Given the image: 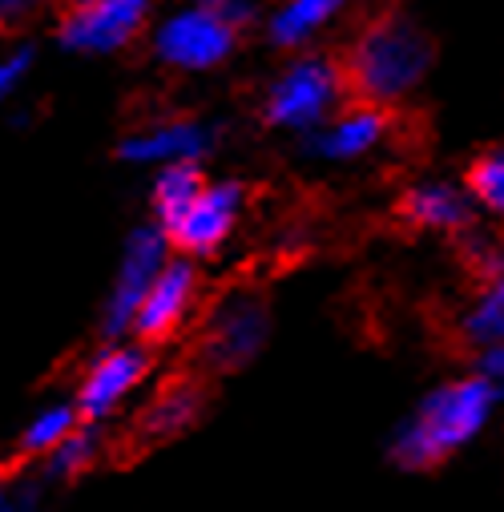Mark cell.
<instances>
[{
    "label": "cell",
    "instance_id": "obj_1",
    "mask_svg": "<svg viewBox=\"0 0 504 512\" xmlns=\"http://www.w3.org/2000/svg\"><path fill=\"white\" fill-rule=\"evenodd\" d=\"M496 408L500 400L484 375L472 371V375L448 379L440 388H432L420 400V408L392 432L388 456L404 472H428L448 456H456L464 444H472L488 428Z\"/></svg>",
    "mask_w": 504,
    "mask_h": 512
},
{
    "label": "cell",
    "instance_id": "obj_2",
    "mask_svg": "<svg viewBox=\"0 0 504 512\" xmlns=\"http://www.w3.org/2000/svg\"><path fill=\"white\" fill-rule=\"evenodd\" d=\"M428 65H432V41L416 25L388 17L359 37V45L343 69V81L359 101L388 105V101H400L404 93H412L424 81Z\"/></svg>",
    "mask_w": 504,
    "mask_h": 512
},
{
    "label": "cell",
    "instance_id": "obj_3",
    "mask_svg": "<svg viewBox=\"0 0 504 512\" xmlns=\"http://www.w3.org/2000/svg\"><path fill=\"white\" fill-rule=\"evenodd\" d=\"M347 93L343 69L327 57H303L295 61L267 93V121L279 130H319L335 113L339 97Z\"/></svg>",
    "mask_w": 504,
    "mask_h": 512
},
{
    "label": "cell",
    "instance_id": "obj_4",
    "mask_svg": "<svg viewBox=\"0 0 504 512\" xmlns=\"http://www.w3.org/2000/svg\"><path fill=\"white\" fill-rule=\"evenodd\" d=\"M170 263V242L162 234V226H138L121 246V259H117V275H113V287H109V299H105V311H101V331L109 339H125L130 335V323H134V311L138 303L146 299L150 283L158 279V271Z\"/></svg>",
    "mask_w": 504,
    "mask_h": 512
},
{
    "label": "cell",
    "instance_id": "obj_5",
    "mask_svg": "<svg viewBox=\"0 0 504 512\" xmlns=\"http://www.w3.org/2000/svg\"><path fill=\"white\" fill-rule=\"evenodd\" d=\"M242 206H246V190L238 182H206L198 198L170 226H162V234L182 259H206L234 234Z\"/></svg>",
    "mask_w": 504,
    "mask_h": 512
},
{
    "label": "cell",
    "instance_id": "obj_6",
    "mask_svg": "<svg viewBox=\"0 0 504 512\" xmlns=\"http://www.w3.org/2000/svg\"><path fill=\"white\" fill-rule=\"evenodd\" d=\"M150 375V351L142 343H113L105 355L93 359V367L85 371L81 388H77V416L85 424H101L109 420L125 400H130Z\"/></svg>",
    "mask_w": 504,
    "mask_h": 512
},
{
    "label": "cell",
    "instance_id": "obj_7",
    "mask_svg": "<svg viewBox=\"0 0 504 512\" xmlns=\"http://www.w3.org/2000/svg\"><path fill=\"white\" fill-rule=\"evenodd\" d=\"M194 299H198V267H194V259H174L170 254V263L158 271V279L150 283L146 299L134 311L130 335L142 347L174 339L186 327V319L194 311Z\"/></svg>",
    "mask_w": 504,
    "mask_h": 512
},
{
    "label": "cell",
    "instance_id": "obj_8",
    "mask_svg": "<svg viewBox=\"0 0 504 512\" xmlns=\"http://www.w3.org/2000/svg\"><path fill=\"white\" fill-rule=\"evenodd\" d=\"M267 331H271V315L259 295H246V291L230 295L206 327L202 355L214 371H238L263 351Z\"/></svg>",
    "mask_w": 504,
    "mask_h": 512
},
{
    "label": "cell",
    "instance_id": "obj_9",
    "mask_svg": "<svg viewBox=\"0 0 504 512\" xmlns=\"http://www.w3.org/2000/svg\"><path fill=\"white\" fill-rule=\"evenodd\" d=\"M150 17V0H77L61 25V41L73 53H117L130 45Z\"/></svg>",
    "mask_w": 504,
    "mask_h": 512
},
{
    "label": "cell",
    "instance_id": "obj_10",
    "mask_svg": "<svg viewBox=\"0 0 504 512\" xmlns=\"http://www.w3.org/2000/svg\"><path fill=\"white\" fill-rule=\"evenodd\" d=\"M154 49L174 69H186V73L214 69L234 49V25H226L222 17L190 5V9H182V13H174V17L162 21Z\"/></svg>",
    "mask_w": 504,
    "mask_h": 512
},
{
    "label": "cell",
    "instance_id": "obj_11",
    "mask_svg": "<svg viewBox=\"0 0 504 512\" xmlns=\"http://www.w3.org/2000/svg\"><path fill=\"white\" fill-rule=\"evenodd\" d=\"M384 134H388V109L355 101L351 109L331 113L323 121V130L315 134L311 150L327 162H355V158H363V154H371L375 146H380Z\"/></svg>",
    "mask_w": 504,
    "mask_h": 512
},
{
    "label": "cell",
    "instance_id": "obj_12",
    "mask_svg": "<svg viewBox=\"0 0 504 512\" xmlns=\"http://www.w3.org/2000/svg\"><path fill=\"white\" fill-rule=\"evenodd\" d=\"M210 150V130L202 121H158L121 142V158L134 166H178L198 162Z\"/></svg>",
    "mask_w": 504,
    "mask_h": 512
},
{
    "label": "cell",
    "instance_id": "obj_13",
    "mask_svg": "<svg viewBox=\"0 0 504 512\" xmlns=\"http://www.w3.org/2000/svg\"><path fill=\"white\" fill-rule=\"evenodd\" d=\"M400 218L424 234H460L472 222V198L452 182H416L400 198Z\"/></svg>",
    "mask_w": 504,
    "mask_h": 512
},
{
    "label": "cell",
    "instance_id": "obj_14",
    "mask_svg": "<svg viewBox=\"0 0 504 512\" xmlns=\"http://www.w3.org/2000/svg\"><path fill=\"white\" fill-rule=\"evenodd\" d=\"M460 335L476 351L504 343V267H496L492 275L480 279V295L460 315Z\"/></svg>",
    "mask_w": 504,
    "mask_h": 512
},
{
    "label": "cell",
    "instance_id": "obj_15",
    "mask_svg": "<svg viewBox=\"0 0 504 512\" xmlns=\"http://www.w3.org/2000/svg\"><path fill=\"white\" fill-rule=\"evenodd\" d=\"M206 186L198 162H178V166H162L158 178H154V214H158V226H170L194 198L198 190Z\"/></svg>",
    "mask_w": 504,
    "mask_h": 512
},
{
    "label": "cell",
    "instance_id": "obj_16",
    "mask_svg": "<svg viewBox=\"0 0 504 512\" xmlns=\"http://www.w3.org/2000/svg\"><path fill=\"white\" fill-rule=\"evenodd\" d=\"M339 9H343V0H283V9L271 17V41L275 45H303Z\"/></svg>",
    "mask_w": 504,
    "mask_h": 512
},
{
    "label": "cell",
    "instance_id": "obj_17",
    "mask_svg": "<svg viewBox=\"0 0 504 512\" xmlns=\"http://www.w3.org/2000/svg\"><path fill=\"white\" fill-rule=\"evenodd\" d=\"M202 416V392L190 388V383H178V388L162 392L150 412H146V432L150 436H178L186 432L194 420Z\"/></svg>",
    "mask_w": 504,
    "mask_h": 512
},
{
    "label": "cell",
    "instance_id": "obj_18",
    "mask_svg": "<svg viewBox=\"0 0 504 512\" xmlns=\"http://www.w3.org/2000/svg\"><path fill=\"white\" fill-rule=\"evenodd\" d=\"M81 424V416H77V408L73 404H49V408H41L33 420H29V428L21 432V456H49L73 428Z\"/></svg>",
    "mask_w": 504,
    "mask_h": 512
},
{
    "label": "cell",
    "instance_id": "obj_19",
    "mask_svg": "<svg viewBox=\"0 0 504 512\" xmlns=\"http://www.w3.org/2000/svg\"><path fill=\"white\" fill-rule=\"evenodd\" d=\"M464 190H468V198H472L480 210H488L492 218L504 222V146L484 150V154L468 166Z\"/></svg>",
    "mask_w": 504,
    "mask_h": 512
},
{
    "label": "cell",
    "instance_id": "obj_20",
    "mask_svg": "<svg viewBox=\"0 0 504 512\" xmlns=\"http://www.w3.org/2000/svg\"><path fill=\"white\" fill-rule=\"evenodd\" d=\"M101 452V436L93 432V424H77L53 452H49V476L57 480H69V476H81Z\"/></svg>",
    "mask_w": 504,
    "mask_h": 512
},
{
    "label": "cell",
    "instance_id": "obj_21",
    "mask_svg": "<svg viewBox=\"0 0 504 512\" xmlns=\"http://www.w3.org/2000/svg\"><path fill=\"white\" fill-rule=\"evenodd\" d=\"M29 65H33V53H25V49H13V53H0V101H5L21 81H25V73H29Z\"/></svg>",
    "mask_w": 504,
    "mask_h": 512
},
{
    "label": "cell",
    "instance_id": "obj_22",
    "mask_svg": "<svg viewBox=\"0 0 504 512\" xmlns=\"http://www.w3.org/2000/svg\"><path fill=\"white\" fill-rule=\"evenodd\" d=\"M476 375H484V379L492 383L496 400L504 404V343H496V347H484V351H480V359H476Z\"/></svg>",
    "mask_w": 504,
    "mask_h": 512
},
{
    "label": "cell",
    "instance_id": "obj_23",
    "mask_svg": "<svg viewBox=\"0 0 504 512\" xmlns=\"http://www.w3.org/2000/svg\"><path fill=\"white\" fill-rule=\"evenodd\" d=\"M198 9H206V13H214V17H222L226 25H242L246 17H250V0H194Z\"/></svg>",
    "mask_w": 504,
    "mask_h": 512
},
{
    "label": "cell",
    "instance_id": "obj_24",
    "mask_svg": "<svg viewBox=\"0 0 504 512\" xmlns=\"http://www.w3.org/2000/svg\"><path fill=\"white\" fill-rule=\"evenodd\" d=\"M37 508V492H9L0 484V512H33Z\"/></svg>",
    "mask_w": 504,
    "mask_h": 512
},
{
    "label": "cell",
    "instance_id": "obj_25",
    "mask_svg": "<svg viewBox=\"0 0 504 512\" xmlns=\"http://www.w3.org/2000/svg\"><path fill=\"white\" fill-rule=\"evenodd\" d=\"M41 5V0H0V25H9V21H21L25 13H33Z\"/></svg>",
    "mask_w": 504,
    "mask_h": 512
}]
</instances>
